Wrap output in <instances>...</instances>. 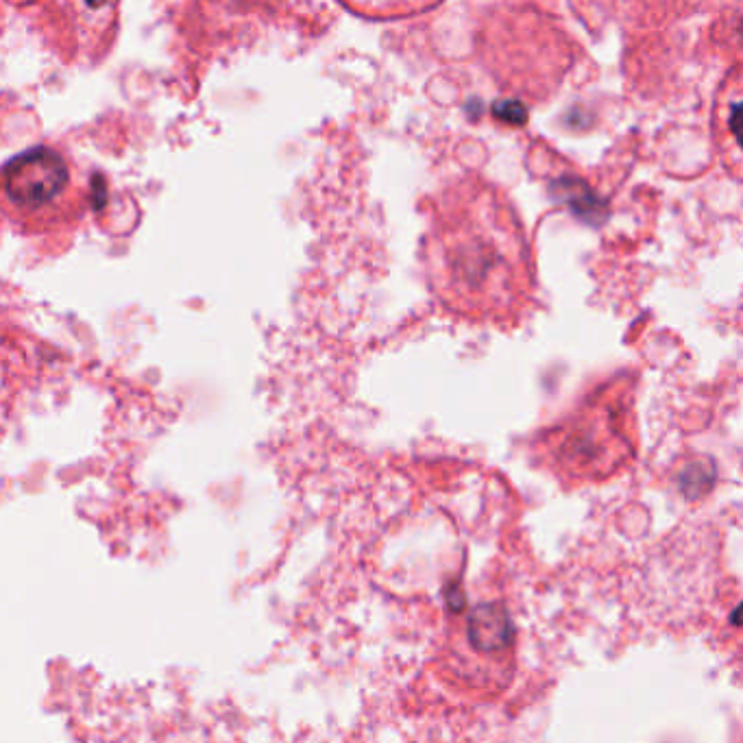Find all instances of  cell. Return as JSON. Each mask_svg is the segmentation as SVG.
Segmentation results:
<instances>
[{
	"label": "cell",
	"mask_w": 743,
	"mask_h": 743,
	"mask_svg": "<svg viewBox=\"0 0 743 743\" xmlns=\"http://www.w3.org/2000/svg\"><path fill=\"white\" fill-rule=\"evenodd\" d=\"M443 292L462 312L515 321L534 297V262L526 231L502 194L471 190L441 234Z\"/></svg>",
	"instance_id": "obj_1"
},
{
	"label": "cell",
	"mask_w": 743,
	"mask_h": 743,
	"mask_svg": "<svg viewBox=\"0 0 743 743\" xmlns=\"http://www.w3.org/2000/svg\"><path fill=\"white\" fill-rule=\"evenodd\" d=\"M70 184L66 160L51 149L24 153L5 168L7 201L24 221H42L51 214L68 197Z\"/></svg>",
	"instance_id": "obj_2"
},
{
	"label": "cell",
	"mask_w": 743,
	"mask_h": 743,
	"mask_svg": "<svg viewBox=\"0 0 743 743\" xmlns=\"http://www.w3.org/2000/svg\"><path fill=\"white\" fill-rule=\"evenodd\" d=\"M711 127L724 168L743 181V66L730 72L717 90Z\"/></svg>",
	"instance_id": "obj_3"
},
{
	"label": "cell",
	"mask_w": 743,
	"mask_h": 743,
	"mask_svg": "<svg viewBox=\"0 0 743 743\" xmlns=\"http://www.w3.org/2000/svg\"><path fill=\"white\" fill-rule=\"evenodd\" d=\"M469 635L471 641L482 652H497L506 648L513 637V628H510L508 615L502 606H480L475 608L469 621Z\"/></svg>",
	"instance_id": "obj_4"
},
{
	"label": "cell",
	"mask_w": 743,
	"mask_h": 743,
	"mask_svg": "<svg viewBox=\"0 0 743 743\" xmlns=\"http://www.w3.org/2000/svg\"><path fill=\"white\" fill-rule=\"evenodd\" d=\"M720 38L730 53L739 55L743 66V9H737L735 16H726L724 33Z\"/></svg>",
	"instance_id": "obj_5"
},
{
	"label": "cell",
	"mask_w": 743,
	"mask_h": 743,
	"mask_svg": "<svg viewBox=\"0 0 743 743\" xmlns=\"http://www.w3.org/2000/svg\"><path fill=\"white\" fill-rule=\"evenodd\" d=\"M730 621H733L735 626H743V602L735 608L733 615H730Z\"/></svg>",
	"instance_id": "obj_6"
}]
</instances>
